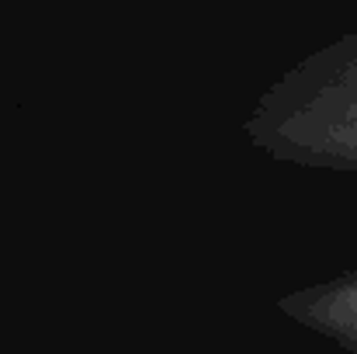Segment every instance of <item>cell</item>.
Here are the masks:
<instances>
[{
	"label": "cell",
	"instance_id": "1",
	"mask_svg": "<svg viewBox=\"0 0 357 354\" xmlns=\"http://www.w3.org/2000/svg\"><path fill=\"white\" fill-rule=\"evenodd\" d=\"M243 132L278 163L357 174V35L274 84Z\"/></svg>",
	"mask_w": 357,
	"mask_h": 354
},
{
	"label": "cell",
	"instance_id": "2",
	"mask_svg": "<svg viewBox=\"0 0 357 354\" xmlns=\"http://www.w3.org/2000/svg\"><path fill=\"white\" fill-rule=\"evenodd\" d=\"M274 309L302 330L344 348L347 354H357V267L284 292Z\"/></svg>",
	"mask_w": 357,
	"mask_h": 354
}]
</instances>
